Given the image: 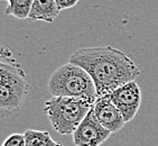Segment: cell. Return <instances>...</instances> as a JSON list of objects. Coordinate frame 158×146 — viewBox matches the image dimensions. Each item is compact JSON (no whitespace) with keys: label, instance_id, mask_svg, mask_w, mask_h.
I'll list each match as a JSON object with an SVG mask.
<instances>
[{"label":"cell","instance_id":"obj_3","mask_svg":"<svg viewBox=\"0 0 158 146\" xmlns=\"http://www.w3.org/2000/svg\"><path fill=\"white\" fill-rule=\"evenodd\" d=\"M47 87L52 96L81 98L92 104L98 99L95 83L90 73L71 62L61 65L52 73Z\"/></svg>","mask_w":158,"mask_h":146},{"label":"cell","instance_id":"obj_1","mask_svg":"<svg viewBox=\"0 0 158 146\" xmlns=\"http://www.w3.org/2000/svg\"><path fill=\"white\" fill-rule=\"evenodd\" d=\"M70 62L90 73L95 83L98 98L110 94L141 74L132 58L112 46L81 47L71 55Z\"/></svg>","mask_w":158,"mask_h":146},{"label":"cell","instance_id":"obj_2","mask_svg":"<svg viewBox=\"0 0 158 146\" xmlns=\"http://www.w3.org/2000/svg\"><path fill=\"white\" fill-rule=\"evenodd\" d=\"M1 53L0 63V116L2 119L9 118L20 111L25 97L29 90V83L21 64L11 56L10 51L5 47Z\"/></svg>","mask_w":158,"mask_h":146},{"label":"cell","instance_id":"obj_9","mask_svg":"<svg viewBox=\"0 0 158 146\" xmlns=\"http://www.w3.org/2000/svg\"><path fill=\"white\" fill-rule=\"evenodd\" d=\"M24 135L26 146H64L62 143L53 140L48 131L27 129Z\"/></svg>","mask_w":158,"mask_h":146},{"label":"cell","instance_id":"obj_4","mask_svg":"<svg viewBox=\"0 0 158 146\" xmlns=\"http://www.w3.org/2000/svg\"><path fill=\"white\" fill-rule=\"evenodd\" d=\"M93 105L81 98L53 96L45 101L44 113L52 127L61 135H73Z\"/></svg>","mask_w":158,"mask_h":146},{"label":"cell","instance_id":"obj_11","mask_svg":"<svg viewBox=\"0 0 158 146\" xmlns=\"http://www.w3.org/2000/svg\"><path fill=\"white\" fill-rule=\"evenodd\" d=\"M2 146H26V140L24 134H15L10 135L5 140Z\"/></svg>","mask_w":158,"mask_h":146},{"label":"cell","instance_id":"obj_6","mask_svg":"<svg viewBox=\"0 0 158 146\" xmlns=\"http://www.w3.org/2000/svg\"><path fill=\"white\" fill-rule=\"evenodd\" d=\"M110 98L121 111L126 122H131L136 117L141 105V91L136 80L113 90Z\"/></svg>","mask_w":158,"mask_h":146},{"label":"cell","instance_id":"obj_8","mask_svg":"<svg viewBox=\"0 0 158 146\" xmlns=\"http://www.w3.org/2000/svg\"><path fill=\"white\" fill-rule=\"evenodd\" d=\"M60 8L55 0H33L28 18L33 21L54 23L60 14Z\"/></svg>","mask_w":158,"mask_h":146},{"label":"cell","instance_id":"obj_12","mask_svg":"<svg viewBox=\"0 0 158 146\" xmlns=\"http://www.w3.org/2000/svg\"><path fill=\"white\" fill-rule=\"evenodd\" d=\"M56 3H57L60 10H65V9H70V8H73L77 5L80 0H55Z\"/></svg>","mask_w":158,"mask_h":146},{"label":"cell","instance_id":"obj_10","mask_svg":"<svg viewBox=\"0 0 158 146\" xmlns=\"http://www.w3.org/2000/svg\"><path fill=\"white\" fill-rule=\"evenodd\" d=\"M7 1L6 15L14 16L18 19H27L33 0H5Z\"/></svg>","mask_w":158,"mask_h":146},{"label":"cell","instance_id":"obj_7","mask_svg":"<svg viewBox=\"0 0 158 146\" xmlns=\"http://www.w3.org/2000/svg\"><path fill=\"white\" fill-rule=\"evenodd\" d=\"M93 110L99 122L111 133H118L127 124L119 108L113 104L110 94L99 97L93 105Z\"/></svg>","mask_w":158,"mask_h":146},{"label":"cell","instance_id":"obj_5","mask_svg":"<svg viewBox=\"0 0 158 146\" xmlns=\"http://www.w3.org/2000/svg\"><path fill=\"white\" fill-rule=\"evenodd\" d=\"M111 134L112 133L99 122L92 107L73 133V143L75 146H100Z\"/></svg>","mask_w":158,"mask_h":146}]
</instances>
